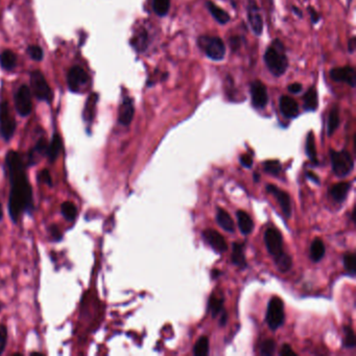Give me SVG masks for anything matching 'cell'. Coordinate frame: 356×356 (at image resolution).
Here are the masks:
<instances>
[{
  "mask_svg": "<svg viewBox=\"0 0 356 356\" xmlns=\"http://www.w3.org/2000/svg\"><path fill=\"white\" fill-rule=\"evenodd\" d=\"M207 9L209 13L212 15L213 18L219 23V24H226L230 21V15L223 9H220L217 7L215 4L212 2H207L206 3Z\"/></svg>",
  "mask_w": 356,
  "mask_h": 356,
  "instance_id": "cell-19",
  "label": "cell"
},
{
  "mask_svg": "<svg viewBox=\"0 0 356 356\" xmlns=\"http://www.w3.org/2000/svg\"><path fill=\"white\" fill-rule=\"evenodd\" d=\"M309 13H310L312 23H318L320 21V15L318 14V12L314 9L309 8Z\"/></svg>",
  "mask_w": 356,
  "mask_h": 356,
  "instance_id": "cell-47",
  "label": "cell"
},
{
  "mask_svg": "<svg viewBox=\"0 0 356 356\" xmlns=\"http://www.w3.org/2000/svg\"><path fill=\"white\" fill-rule=\"evenodd\" d=\"M350 189V184L347 182H342V183H337L335 185H333L332 187L330 188V193L331 196L333 197L334 201L336 202H343L345 201L348 192Z\"/></svg>",
  "mask_w": 356,
  "mask_h": 356,
  "instance_id": "cell-24",
  "label": "cell"
},
{
  "mask_svg": "<svg viewBox=\"0 0 356 356\" xmlns=\"http://www.w3.org/2000/svg\"><path fill=\"white\" fill-rule=\"evenodd\" d=\"M306 152L309 157V159L318 163V157H317V147H315V141H314V136L312 132H309L307 139H306Z\"/></svg>",
  "mask_w": 356,
  "mask_h": 356,
  "instance_id": "cell-33",
  "label": "cell"
},
{
  "mask_svg": "<svg viewBox=\"0 0 356 356\" xmlns=\"http://www.w3.org/2000/svg\"><path fill=\"white\" fill-rule=\"evenodd\" d=\"M197 45L213 61H222L226 56V45L219 37L201 36L197 39Z\"/></svg>",
  "mask_w": 356,
  "mask_h": 356,
  "instance_id": "cell-3",
  "label": "cell"
},
{
  "mask_svg": "<svg viewBox=\"0 0 356 356\" xmlns=\"http://www.w3.org/2000/svg\"><path fill=\"white\" fill-rule=\"evenodd\" d=\"M171 9V0H152V10L160 16H165Z\"/></svg>",
  "mask_w": 356,
  "mask_h": 356,
  "instance_id": "cell-32",
  "label": "cell"
},
{
  "mask_svg": "<svg viewBox=\"0 0 356 356\" xmlns=\"http://www.w3.org/2000/svg\"><path fill=\"white\" fill-rule=\"evenodd\" d=\"M224 299H218L216 296H211L209 300V309L212 313V317H216L220 311L223 310Z\"/></svg>",
  "mask_w": 356,
  "mask_h": 356,
  "instance_id": "cell-35",
  "label": "cell"
},
{
  "mask_svg": "<svg viewBox=\"0 0 356 356\" xmlns=\"http://www.w3.org/2000/svg\"><path fill=\"white\" fill-rule=\"evenodd\" d=\"M344 332H345V340H344V345L347 348H354L355 347V335L351 327L345 326L344 327Z\"/></svg>",
  "mask_w": 356,
  "mask_h": 356,
  "instance_id": "cell-38",
  "label": "cell"
},
{
  "mask_svg": "<svg viewBox=\"0 0 356 356\" xmlns=\"http://www.w3.org/2000/svg\"><path fill=\"white\" fill-rule=\"evenodd\" d=\"M348 49H349V52L351 54L354 53V50H355V38L352 37L348 43Z\"/></svg>",
  "mask_w": 356,
  "mask_h": 356,
  "instance_id": "cell-49",
  "label": "cell"
},
{
  "mask_svg": "<svg viewBox=\"0 0 356 356\" xmlns=\"http://www.w3.org/2000/svg\"><path fill=\"white\" fill-rule=\"evenodd\" d=\"M30 58L35 61H41L43 59V50L38 45H31L27 48Z\"/></svg>",
  "mask_w": 356,
  "mask_h": 356,
  "instance_id": "cell-40",
  "label": "cell"
},
{
  "mask_svg": "<svg viewBox=\"0 0 356 356\" xmlns=\"http://www.w3.org/2000/svg\"><path fill=\"white\" fill-rule=\"evenodd\" d=\"M279 107L282 115L286 118H295L299 114L297 101L287 95H283L279 100Z\"/></svg>",
  "mask_w": 356,
  "mask_h": 356,
  "instance_id": "cell-17",
  "label": "cell"
},
{
  "mask_svg": "<svg viewBox=\"0 0 356 356\" xmlns=\"http://www.w3.org/2000/svg\"><path fill=\"white\" fill-rule=\"evenodd\" d=\"M236 217H237V223H239V227H240V230L242 231V233L245 235L250 234L254 229V223H253L251 216L247 212L240 210V211H237Z\"/></svg>",
  "mask_w": 356,
  "mask_h": 356,
  "instance_id": "cell-20",
  "label": "cell"
},
{
  "mask_svg": "<svg viewBox=\"0 0 356 356\" xmlns=\"http://www.w3.org/2000/svg\"><path fill=\"white\" fill-rule=\"evenodd\" d=\"M344 266L346 268L347 272L351 275L354 276L355 275V266H356V258L353 253H347L345 254L344 256Z\"/></svg>",
  "mask_w": 356,
  "mask_h": 356,
  "instance_id": "cell-36",
  "label": "cell"
},
{
  "mask_svg": "<svg viewBox=\"0 0 356 356\" xmlns=\"http://www.w3.org/2000/svg\"><path fill=\"white\" fill-rule=\"evenodd\" d=\"M50 233H52V236H53L54 240H56V241L62 240V234L56 225L52 226V228H50Z\"/></svg>",
  "mask_w": 356,
  "mask_h": 356,
  "instance_id": "cell-45",
  "label": "cell"
},
{
  "mask_svg": "<svg viewBox=\"0 0 356 356\" xmlns=\"http://www.w3.org/2000/svg\"><path fill=\"white\" fill-rule=\"evenodd\" d=\"M15 108H16V111L21 116H27L30 114L32 109L31 94H30L29 88L26 86V85H22V86L18 89V91L16 92Z\"/></svg>",
  "mask_w": 356,
  "mask_h": 356,
  "instance_id": "cell-9",
  "label": "cell"
},
{
  "mask_svg": "<svg viewBox=\"0 0 356 356\" xmlns=\"http://www.w3.org/2000/svg\"><path fill=\"white\" fill-rule=\"evenodd\" d=\"M330 77L332 81L337 83H345L350 87L356 86V72L352 66H344L333 68L330 71Z\"/></svg>",
  "mask_w": 356,
  "mask_h": 356,
  "instance_id": "cell-13",
  "label": "cell"
},
{
  "mask_svg": "<svg viewBox=\"0 0 356 356\" xmlns=\"http://www.w3.org/2000/svg\"><path fill=\"white\" fill-rule=\"evenodd\" d=\"M205 241L218 253H225L228 250V245L222 234H219L217 231L208 229L203 232Z\"/></svg>",
  "mask_w": 356,
  "mask_h": 356,
  "instance_id": "cell-15",
  "label": "cell"
},
{
  "mask_svg": "<svg viewBox=\"0 0 356 356\" xmlns=\"http://www.w3.org/2000/svg\"><path fill=\"white\" fill-rule=\"evenodd\" d=\"M6 165L11 184L9 213L13 222L17 223L23 213L32 210V190L25 173V164L19 152L8 151Z\"/></svg>",
  "mask_w": 356,
  "mask_h": 356,
  "instance_id": "cell-1",
  "label": "cell"
},
{
  "mask_svg": "<svg viewBox=\"0 0 356 356\" xmlns=\"http://www.w3.org/2000/svg\"><path fill=\"white\" fill-rule=\"evenodd\" d=\"M216 220H217V224L222 227L225 231L234 232L235 226L233 223V219L231 218V216L229 215V213L226 210H224L222 208H217Z\"/></svg>",
  "mask_w": 356,
  "mask_h": 356,
  "instance_id": "cell-22",
  "label": "cell"
},
{
  "mask_svg": "<svg viewBox=\"0 0 356 356\" xmlns=\"http://www.w3.org/2000/svg\"><path fill=\"white\" fill-rule=\"evenodd\" d=\"M252 105L256 109H263L268 101V94L265 85L261 81H254L251 85Z\"/></svg>",
  "mask_w": 356,
  "mask_h": 356,
  "instance_id": "cell-12",
  "label": "cell"
},
{
  "mask_svg": "<svg viewBox=\"0 0 356 356\" xmlns=\"http://www.w3.org/2000/svg\"><path fill=\"white\" fill-rule=\"evenodd\" d=\"M302 85L299 84V83H294L292 85H290L288 86V91H290L291 93H294V94H298V93H301L302 92Z\"/></svg>",
  "mask_w": 356,
  "mask_h": 356,
  "instance_id": "cell-43",
  "label": "cell"
},
{
  "mask_svg": "<svg viewBox=\"0 0 356 356\" xmlns=\"http://www.w3.org/2000/svg\"><path fill=\"white\" fill-rule=\"evenodd\" d=\"M325 255V246L321 240H314L310 247V257L313 261L318 262L323 259Z\"/></svg>",
  "mask_w": 356,
  "mask_h": 356,
  "instance_id": "cell-28",
  "label": "cell"
},
{
  "mask_svg": "<svg viewBox=\"0 0 356 356\" xmlns=\"http://www.w3.org/2000/svg\"><path fill=\"white\" fill-rule=\"evenodd\" d=\"M88 81V74L80 66L72 67L67 75V84H68L69 90L72 92L81 91L84 86H86Z\"/></svg>",
  "mask_w": 356,
  "mask_h": 356,
  "instance_id": "cell-11",
  "label": "cell"
},
{
  "mask_svg": "<svg viewBox=\"0 0 356 356\" xmlns=\"http://www.w3.org/2000/svg\"><path fill=\"white\" fill-rule=\"evenodd\" d=\"M4 217V213H3V208H2V204H0V220L3 219Z\"/></svg>",
  "mask_w": 356,
  "mask_h": 356,
  "instance_id": "cell-52",
  "label": "cell"
},
{
  "mask_svg": "<svg viewBox=\"0 0 356 356\" xmlns=\"http://www.w3.org/2000/svg\"><path fill=\"white\" fill-rule=\"evenodd\" d=\"M264 243L268 253L274 257V259H277L284 253L282 236L278 230L273 228L267 229L264 234Z\"/></svg>",
  "mask_w": 356,
  "mask_h": 356,
  "instance_id": "cell-8",
  "label": "cell"
},
{
  "mask_svg": "<svg viewBox=\"0 0 356 356\" xmlns=\"http://www.w3.org/2000/svg\"><path fill=\"white\" fill-rule=\"evenodd\" d=\"M276 343L273 340H266L261 344L260 353L261 355H272L275 352Z\"/></svg>",
  "mask_w": 356,
  "mask_h": 356,
  "instance_id": "cell-39",
  "label": "cell"
},
{
  "mask_svg": "<svg viewBox=\"0 0 356 356\" xmlns=\"http://www.w3.org/2000/svg\"><path fill=\"white\" fill-rule=\"evenodd\" d=\"M232 262L240 266L242 268H245L247 266V260L245 257V250H244V245L240 243H234L232 247Z\"/></svg>",
  "mask_w": 356,
  "mask_h": 356,
  "instance_id": "cell-23",
  "label": "cell"
},
{
  "mask_svg": "<svg viewBox=\"0 0 356 356\" xmlns=\"http://www.w3.org/2000/svg\"><path fill=\"white\" fill-rule=\"evenodd\" d=\"M30 85L33 94L40 100L49 103L52 100V89L49 88L45 76L40 71H32L30 73Z\"/></svg>",
  "mask_w": 356,
  "mask_h": 356,
  "instance_id": "cell-7",
  "label": "cell"
},
{
  "mask_svg": "<svg viewBox=\"0 0 356 356\" xmlns=\"http://www.w3.org/2000/svg\"><path fill=\"white\" fill-rule=\"evenodd\" d=\"M97 99H98V95L95 93H92L87 99L86 106H85V109H84V121L87 124H91V122L93 121Z\"/></svg>",
  "mask_w": 356,
  "mask_h": 356,
  "instance_id": "cell-25",
  "label": "cell"
},
{
  "mask_svg": "<svg viewBox=\"0 0 356 356\" xmlns=\"http://www.w3.org/2000/svg\"><path fill=\"white\" fill-rule=\"evenodd\" d=\"M265 65L275 76L283 75L288 68V60L285 54V48L283 43L276 39L272 42L264 54Z\"/></svg>",
  "mask_w": 356,
  "mask_h": 356,
  "instance_id": "cell-2",
  "label": "cell"
},
{
  "mask_svg": "<svg viewBox=\"0 0 356 356\" xmlns=\"http://www.w3.org/2000/svg\"><path fill=\"white\" fill-rule=\"evenodd\" d=\"M38 181L43 182L44 184H46L48 186H53L52 176H50V173H49L48 169H43L42 172H40V174L38 175Z\"/></svg>",
  "mask_w": 356,
  "mask_h": 356,
  "instance_id": "cell-42",
  "label": "cell"
},
{
  "mask_svg": "<svg viewBox=\"0 0 356 356\" xmlns=\"http://www.w3.org/2000/svg\"><path fill=\"white\" fill-rule=\"evenodd\" d=\"M275 262L279 268L280 272L285 273L288 269L292 267V258L291 256H288L287 254L283 253L280 257L275 259Z\"/></svg>",
  "mask_w": 356,
  "mask_h": 356,
  "instance_id": "cell-34",
  "label": "cell"
},
{
  "mask_svg": "<svg viewBox=\"0 0 356 356\" xmlns=\"http://www.w3.org/2000/svg\"><path fill=\"white\" fill-rule=\"evenodd\" d=\"M293 11L295 12L296 15H299V17L301 18V17H302V12L300 11V9H298V8H296V7H293Z\"/></svg>",
  "mask_w": 356,
  "mask_h": 356,
  "instance_id": "cell-51",
  "label": "cell"
},
{
  "mask_svg": "<svg viewBox=\"0 0 356 356\" xmlns=\"http://www.w3.org/2000/svg\"><path fill=\"white\" fill-rule=\"evenodd\" d=\"M134 114H135V107H134L133 99L131 97H125L120 107L118 123L125 127H128L133 121Z\"/></svg>",
  "mask_w": 356,
  "mask_h": 356,
  "instance_id": "cell-16",
  "label": "cell"
},
{
  "mask_svg": "<svg viewBox=\"0 0 356 356\" xmlns=\"http://www.w3.org/2000/svg\"><path fill=\"white\" fill-rule=\"evenodd\" d=\"M319 106L318 92L314 87L307 90L304 95V109L306 111H315Z\"/></svg>",
  "mask_w": 356,
  "mask_h": 356,
  "instance_id": "cell-26",
  "label": "cell"
},
{
  "mask_svg": "<svg viewBox=\"0 0 356 356\" xmlns=\"http://www.w3.org/2000/svg\"><path fill=\"white\" fill-rule=\"evenodd\" d=\"M241 163L243 164V166L250 168L252 166V164H253V158L250 155H247V154L243 155L241 157Z\"/></svg>",
  "mask_w": 356,
  "mask_h": 356,
  "instance_id": "cell-44",
  "label": "cell"
},
{
  "mask_svg": "<svg viewBox=\"0 0 356 356\" xmlns=\"http://www.w3.org/2000/svg\"><path fill=\"white\" fill-rule=\"evenodd\" d=\"M0 65H2L3 68L6 70H12L15 68L17 65V57L12 50H5V52L0 55Z\"/></svg>",
  "mask_w": 356,
  "mask_h": 356,
  "instance_id": "cell-27",
  "label": "cell"
},
{
  "mask_svg": "<svg viewBox=\"0 0 356 356\" xmlns=\"http://www.w3.org/2000/svg\"><path fill=\"white\" fill-rule=\"evenodd\" d=\"M8 342V328L0 324V355L5 352L6 346Z\"/></svg>",
  "mask_w": 356,
  "mask_h": 356,
  "instance_id": "cell-41",
  "label": "cell"
},
{
  "mask_svg": "<svg viewBox=\"0 0 356 356\" xmlns=\"http://www.w3.org/2000/svg\"><path fill=\"white\" fill-rule=\"evenodd\" d=\"M249 24L256 36H260L263 31V20L260 10L255 0H250L247 7Z\"/></svg>",
  "mask_w": 356,
  "mask_h": 356,
  "instance_id": "cell-10",
  "label": "cell"
},
{
  "mask_svg": "<svg viewBox=\"0 0 356 356\" xmlns=\"http://www.w3.org/2000/svg\"><path fill=\"white\" fill-rule=\"evenodd\" d=\"M340 125V114H338V108L334 106L328 115V121H327V133L329 136L335 132V130L338 128Z\"/></svg>",
  "mask_w": 356,
  "mask_h": 356,
  "instance_id": "cell-29",
  "label": "cell"
},
{
  "mask_svg": "<svg viewBox=\"0 0 356 356\" xmlns=\"http://www.w3.org/2000/svg\"><path fill=\"white\" fill-rule=\"evenodd\" d=\"M307 177L309 178V179H311L313 182H315V183H319V178H318V176L317 175H314L313 173H311V172H308L307 173Z\"/></svg>",
  "mask_w": 356,
  "mask_h": 356,
  "instance_id": "cell-50",
  "label": "cell"
},
{
  "mask_svg": "<svg viewBox=\"0 0 356 356\" xmlns=\"http://www.w3.org/2000/svg\"><path fill=\"white\" fill-rule=\"evenodd\" d=\"M61 213L66 220H68V222H73L77 215L76 206L72 202H69V201L64 202L61 205Z\"/></svg>",
  "mask_w": 356,
  "mask_h": 356,
  "instance_id": "cell-30",
  "label": "cell"
},
{
  "mask_svg": "<svg viewBox=\"0 0 356 356\" xmlns=\"http://www.w3.org/2000/svg\"><path fill=\"white\" fill-rule=\"evenodd\" d=\"M230 41V46H232V48L235 50L236 48L240 47V38L237 37H232L229 39Z\"/></svg>",
  "mask_w": 356,
  "mask_h": 356,
  "instance_id": "cell-48",
  "label": "cell"
},
{
  "mask_svg": "<svg viewBox=\"0 0 356 356\" xmlns=\"http://www.w3.org/2000/svg\"><path fill=\"white\" fill-rule=\"evenodd\" d=\"M148 42V36H147V31L143 28L139 29L136 33H135L133 39L131 40L132 46L137 50L138 53H143L144 50L147 47V43Z\"/></svg>",
  "mask_w": 356,
  "mask_h": 356,
  "instance_id": "cell-21",
  "label": "cell"
},
{
  "mask_svg": "<svg viewBox=\"0 0 356 356\" xmlns=\"http://www.w3.org/2000/svg\"><path fill=\"white\" fill-rule=\"evenodd\" d=\"M209 353V340L206 336H202L193 348L195 356H206Z\"/></svg>",
  "mask_w": 356,
  "mask_h": 356,
  "instance_id": "cell-31",
  "label": "cell"
},
{
  "mask_svg": "<svg viewBox=\"0 0 356 356\" xmlns=\"http://www.w3.org/2000/svg\"><path fill=\"white\" fill-rule=\"evenodd\" d=\"M16 122L10 112V107L7 101L0 103V135L9 141L15 133Z\"/></svg>",
  "mask_w": 356,
  "mask_h": 356,
  "instance_id": "cell-6",
  "label": "cell"
},
{
  "mask_svg": "<svg viewBox=\"0 0 356 356\" xmlns=\"http://www.w3.org/2000/svg\"><path fill=\"white\" fill-rule=\"evenodd\" d=\"M280 354L281 355H283V356H287V355H297L296 354V352H294L293 351V349L291 348V346L290 345H283L282 346V348H281V351H280Z\"/></svg>",
  "mask_w": 356,
  "mask_h": 356,
  "instance_id": "cell-46",
  "label": "cell"
},
{
  "mask_svg": "<svg viewBox=\"0 0 356 356\" xmlns=\"http://www.w3.org/2000/svg\"><path fill=\"white\" fill-rule=\"evenodd\" d=\"M266 191L269 192L270 194H273L276 197V200L278 201L279 205L281 207L283 214L286 217H291V215H292V202H291V197H290V195H288V193L279 189L273 184H268L266 186Z\"/></svg>",
  "mask_w": 356,
  "mask_h": 356,
  "instance_id": "cell-14",
  "label": "cell"
},
{
  "mask_svg": "<svg viewBox=\"0 0 356 356\" xmlns=\"http://www.w3.org/2000/svg\"><path fill=\"white\" fill-rule=\"evenodd\" d=\"M284 322V306L281 299L275 297L268 303L266 311V323L272 330H277Z\"/></svg>",
  "mask_w": 356,
  "mask_h": 356,
  "instance_id": "cell-5",
  "label": "cell"
},
{
  "mask_svg": "<svg viewBox=\"0 0 356 356\" xmlns=\"http://www.w3.org/2000/svg\"><path fill=\"white\" fill-rule=\"evenodd\" d=\"M62 148H63V142H62L60 135L55 134L52 138V141H50V143L48 144L47 150H46V156L48 157L49 162L53 163L57 160Z\"/></svg>",
  "mask_w": 356,
  "mask_h": 356,
  "instance_id": "cell-18",
  "label": "cell"
},
{
  "mask_svg": "<svg viewBox=\"0 0 356 356\" xmlns=\"http://www.w3.org/2000/svg\"><path fill=\"white\" fill-rule=\"evenodd\" d=\"M330 157L332 162V171L338 177H345L354 167V162L347 150H330Z\"/></svg>",
  "mask_w": 356,
  "mask_h": 356,
  "instance_id": "cell-4",
  "label": "cell"
},
{
  "mask_svg": "<svg viewBox=\"0 0 356 356\" xmlns=\"http://www.w3.org/2000/svg\"><path fill=\"white\" fill-rule=\"evenodd\" d=\"M265 172L277 176L281 172V163L278 160H268L263 163Z\"/></svg>",
  "mask_w": 356,
  "mask_h": 356,
  "instance_id": "cell-37",
  "label": "cell"
}]
</instances>
